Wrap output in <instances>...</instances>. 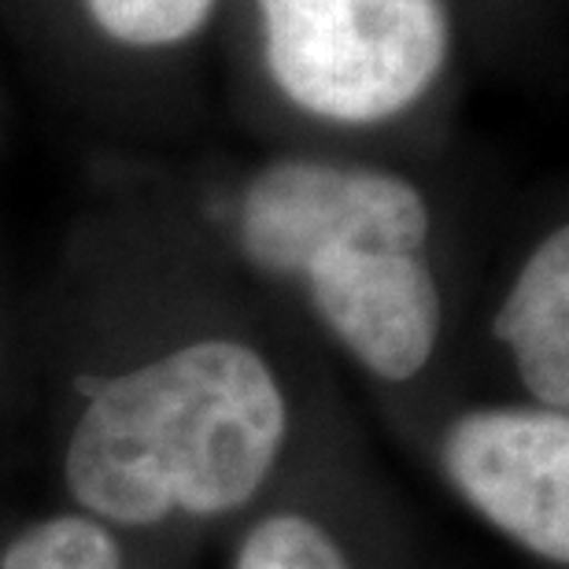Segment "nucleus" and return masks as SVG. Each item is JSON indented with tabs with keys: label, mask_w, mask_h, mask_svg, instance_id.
Wrapping results in <instances>:
<instances>
[{
	"label": "nucleus",
	"mask_w": 569,
	"mask_h": 569,
	"mask_svg": "<svg viewBox=\"0 0 569 569\" xmlns=\"http://www.w3.org/2000/svg\"><path fill=\"white\" fill-rule=\"evenodd\" d=\"M0 569H122V555L108 526L60 515L22 529L0 555Z\"/></svg>",
	"instance_id": "nucleus-7"
},
{
	"label": "nucleus",
	"mask_w": 569,
	"mask_h": 569,
	"mask_svg": "<svg viewBox=\"0 0 569 569\" xmlns=\"http://www.w3.org/2000/svg\"><path fill=\"white\" fill-rule=\"evenodd\" d=\"M289 407L241 340L208 337L111 378L67 440V492L100 526L241 510L274 470Z\"/></svg>",
	"instance_id": "nucleus-1"
},
{
	"label": "nucleus",
	"mask_w": 569,
	"mask_h": 569,
	"mask_svg": "<svg viewBox=\"0 0 569 569\" xmlns=\"http://www.w3.org/2000/svg\"><path fill=\"white\" fill-rule=\"evenodd\" d=\"M86 11L104 38L127 49H170L197 38L214 0H86Z\"/></svg>",
	"instance_id": "nucleus-8"
},
{
	"label": "nucleus",
	"mask_w": 569,
	"mask_h": 569,
	"mask_svg": "<svg viewBox=\"0 0 569 569\" xmlns=\"http://www.w3.org/2000/svg\"><path fill=\"white\" fill-rule=\"evenodd\" d=\"M281 97L340 127L415 108L448 63L443 0H256Z\"/></svg>",
	"instance_id": "nucleus-2"
},
{
	"label": "nucleus",
	"mask_w": 569,
	"mask_h": 569,
	"mask_svg": "<svg viewBox=\"0 0 569 569\" xmlns=\"http://www.w3.org/2000/svg\"><path fill=\"white\" fill-rule=\"evenodd\" d=\"M515 356L518 381L551 411L569 403V230L559 226L532 248L492 322Z\"/></svg>",
	"instance_id": "nucleus-6"
},
{
	"label": "nucleus",
	"mask_w": 569,
	"mask_h": 569,
	"mask_svg": "<svg viewBox=\"0 0 569 569\" xmlns=\"http://www.w3.org/2000/svg\"><path fill=\"white\" fill-rule=\"evenodd\" d=\"M429 203L415 181L373 167L326 159H274L248 181L241 248L263 274L300 278L329 248H407L422 252Z\"/></svg>",
	"instance_id": "nucleus-3"
},
{
	"label": "nucleus",
	"mask_w": 569,
	"mask_h": 569,
	"mask_svg": "<svg viewBox=\"0 0 569 569\" xmlns=\"http://www.w3.org/2000/svg\"><path fill=\"white\" fill-rule=\"evenodd\" d=\"M233 569H351V562L318 521L270 515L244 537Z\"/></svg>",
	"instance_id": "nucleus-9"
},
{
	"label": "nucleus",
	"mask_w": 569,
	"mask_h": 569,
	"mask_svg": "<svg viewBox=\"0 0 569 569\" xmlns=\"http://www.w3.org/2000/svg\"><path fill=\"white\" fill-rule=\"evenodd\" d=\"M440 466L477 515L540 555L569 562V418L529 407H477L443 429Z\"/></svg>",
	"instance_id": "nucleus-4"
},
{
	"label": "nucleus",
	"mask_w": 569,
	"mask_h": 569,
	"mask_svg": "<svg viewBox=\"0 0 569 569\" xmlns=\"http://www.w3.org/2000/svg\"><path fill=\"white\" fill-rule=\"evenodd\" d=\"M315 311L340 345L381 381L418 378L440 340V284L422 252L329 248L300 274Z\"/></svg>",
	"instance_id": "nucleus-5"
}]
</instances>
